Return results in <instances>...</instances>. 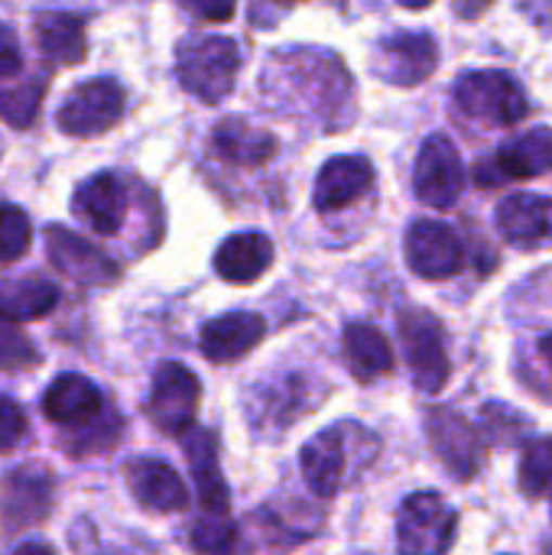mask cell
Returning a JSON list of instances; mask_svg holds the SVG:
<instances>
[{
    "instance_id": "obj_33",
    "label": "cell",
    "mask_w": 552,
    "mask_h": 555,
    "mask_svg": "<svg viewBox=\"0 0 552 555\" xmlns=\"http://www.w3.org/2000/svg\"><path fill=\"white\" fill-rule=\"evenodd\" d=\"M33 224L23 208L0 205V263H13L29 250Z\"/></svg>"
},
{
    "instance_id": "obj_18",
    "label": "cell",
    "mask_w": 552,
    "mask_h": 555,
    "mask_svg": "<svg viewBox=\"0 0 552 555\" xmlns=\"http://www.w3.org/2000/svg\"><path fill=\"white\" fill-rule=\"evenodd\" d=\"M208 150L215 159L228 163V166H238V169H257V166H267L280 143L270 130H260L254 127L247 117H224L215 124L211 137H208Z\"/></svg>"
},
{
    "instance_id": "obj_26",
    "label": "cell",
    "mask_w": 552,
    "mask_h": 555,
    "mask_svg": "<svg viewBox=\"0 0 552 555\" xmlns=\"http://www.w3.org/2000/svg\"><path fill=\"white\" fill-rule=\"evenodd\" d=\"M342 341H345V361L358 380H377L394 371V345L381 328L368 322H351Z\"/></svg>"
},
{
    "instance_id": "obj_21",
    "label": "cell",
    "mask_w": 552,
    "mask_h": 555,
    "mask_svg": "<svg viewBox=\"0 0 552 555\" xmlns=\"http://www.w3.org/2000/svg\"><path fill=\"white\" fill-rule=\"evenodd\" d=\"M185 459H189V472L192 481L198 488V501L205 507V514H224L231 511V491L228 481L221 475V462H218V439L208 429H189L185 433Z\"/></svg>"
},
{
    "instance_id": "obj_9",
    "label": "cell",
    "mask_w": 552,
    "mask_h": 555,
    "mask_svg": "<svg viewBox=\"0 0 552 555\" xmlns=\"http://www.w3.org/2000/svg\"><path fill=\"white\" fill-rule=\"evenodd\" d=\"M465 189V166L455 143L446 133H433L423 140L416 166H413V192L429 208H452Z\"/></svg>"
},
{
    "instance_id": "obj_23",
    "label": "cell",
    "mask_w": 552,
    "mask_h": 555,
    "mask_svg": "<svg viewBox=\"0 0 552 555\" xmlns=\"http://www.w3.org/2000/svg\"><path fill=\"white\" fill-rule=\"evenodd\" d=\"M273 263V241L260 231H241L218 244L215 250V273L224 283L247 286L260 280Z\"/></svg>"
},
{
    "instance_id": "obj_19",
    "label": "cell",
    "mask_w": 552,
    "mask_h": 555,
    "mask_svg": "<svg viewBox=\"0 0 552 555\" xmlns=\"http://www.w3.org/2000/svg\"><path fill=\"white\" fill-rule=\"evenodd\" d=\"M124 478L127 488L133 494V501L153 514H179L189 504V491L182 485V478L176 475L172 465L159 462V459H130L124 465Z\"/></svg>"
},
{
    "instance_id": "obj_1",
    "label": "cell",
    "mask_w": 552,
    "mask_h": 555,
    "mask_svg": "<svg viewBox=\"0 0 552 555\" xmlns=\"http://www.w3.org/2000/svg\"><path fill=\"white\" fill-rule=\"evenodd\" d=\"M260 94L270 111L335 133L355 120V81L332 49L283 46L260 68Z\"/></svg>"
},
{
    "instance_id": "obj_38",
    "label": "cell",
    "mask_w": 552,
    "mask_h": 555,
    "mask_svg": "<svg viewBox=\"0 0 552 555\" xmlns=\"http://www.w3.org/2000/svg\"><path fill=\"white\" fill-rule=\"evenodd\" d=\"M20 68H23L20 39H16V33H13L7 23H0V81H3V78H13Z\"/></svg>"
},
{
    "instance_id": "obj_16",
    "label": "cell",
    "mask_w": 552,
    "mask_h": 555,
    "mask_svg": "<svg viewBox=\"0 0 552 555\" xmlns=\"http://www.w3.org/2000/svg\"><path fill=\"white\" fill-rule=\"evenodd\" d=\"M127 205H130L127 182L117 172H98V176L85 179L72 195V208H75L78 221H85L101 237H111L124 228Z\"/></svg>"
},
{
    "instance_id": "obj_29",
    "label": "cell",
    "mask_w": 552,
    "mask_h": 555,
    "mask_svg": "<svg viewBox=\"0 0 552 555\" xmlns=\"http://www.w3.org/2000/svg\"><path fill=\"white\" fill-rule=\"evenodd\" d=\"M521 491L530 501L552 494V436L534 439L521 459Z\"/></svg>"
},
{
    "instance_id": "obj_31",
    "label": "cell",
    "mask_w": 552,
    "mask_h": 555,
    "mask_svg": "<svg viewBox=\"0 0 552 555\" xmlns=\"http://www.w3.org/2000/svg\"><path fill=\"white\" fill-rule=\"evenodd\" d=\"M46 94V78L33 75L26 81H16L13 88L0 91V117L13 127H29L39 107V98Z\"/></svg>"
},
{
    "instance_id": "obj_12",
    "label": "cell",
    "mask_w": 552,
    "mask_h": 555,
    "mask_svg": "<svg viewBox=\"0 0 552 555\" xmlns=\"http://www.w3.org/2000/svg\"><path fill=\"white\" fill-rule=\"evenodd\" d=\"M403 254L420 280H449L465 263L459 234L442 221H413L403 237Z\"/></svg>"
},
{
    "instance_id": "obj_36",
    "label": "cell",
    "mask_w": 552,
    "mask_h": 555,
    "mask_svg": "<svg viewBox=\"0 0 552 555\" xmlns=\"http://www.w3.org/2000/svg\"><path fill=\"white\" fill-rule=\"evenodd\" d=\"M23 436H26V413L20 410L16 400L0 397V452L16 449Z\"/></svg>"
},
{
    "instance_id": "obj_39",
    "label": "cell",
    "mask_w": 552,
    "mask_h": 555,
    "mask_svg": "<svg viewBox=\"0 0 552 555\" xmlns=\"http://www.w3.org/2000/svg\"><path fill=\"white\" fill-rule=\"evenodd\" d=\"M296 0H251V23L257 29H273Z\"/></svg>"
},
{
    "instance_id": "obj_44",
    "label": "cell",
    "mask_w": 552,
    "mask_h": 555,
    "mask_svg": "<svg viewBox=\"0 0 552 555\" xmlns=\"http://www.w3.org/2000/svg\"><path fill=\"white\" fill-rule=\"evenodd\" d=\"M400 7H407V10H423V7H429L433 0H397Z\"/></svg>"
},
{
    "instance_id": "obj_5",
    "label": "cell",
    "mask_w": 552,
    "mask_h": 555,
    "mask_svg": "<svg viewBox=\"0 0 552 555\" xmlns=\"http://www.w3.org/2000/svg\"><path fill=\"white\" fill-rule=\"evenodd\" d=\"M459 533V514L436 491H416L397 514L400 555H446Z\"/></svg>"
},
{
    "instance_id": "obj_42",
    "label": "cell",
    "mask_w": 552,
    "mask_h": 555,
    "mask_svg": "<svg viewBox=\"0 0 552 555\" xmlns=\"http://www.w3.org/2000/svg\"><path fill=\"white\" fill-rule=\"evenodd\" d=\"M10 555H55V550L46 546V543H23V546H16Z\"/></svg>"
},
{
    "instance_id": "obj_43",
    "label": "cell",
    "mask_w": 552,
    "mask_h": 555,
    "mask_svg": "<svg viewBox=\"0 0 552 555\" xmlns=\"http://www.w3.org/2000/svg\"><path fill=\"white\" fill-rule=\"evenodd\" d=\"M540 354H543V361L552 367V332L550 335H543V341H540Z\"/></svg>"
},
{
    "instance_id": "obj_41",
    "label": "cell",
    "mask_w": 552,
    "mask_h": 555,
    "mask_svg": "<svg viewBox=\"0 0 552 555\" xmlns=\"http://www.w3.org/2000/svg\"><path fill=\"white\" fill-rule=\"evenodd\" d=\"M452 3H455V13H459L462 20H478V16L488 13V7H491L495 0H452Z\"/></svg>"
},
{
    "instance_id": "obj_17",
    "label": "cell",
    "mask_w": 552,
    "mask_h": 555,
    "mask_svg": "<svg viewBox=\"0 0 552 555\" xmlns=\"http://www.w3.org/2000/svg\"><path fill=\"white\" fill-rule=\"evenodd\" d=\"M374 185V163L364 156H332L312 185V205L322 215L342 211L364 198Z\"/></svg>"
},
{
    "instance_id": "obj_25",
    "label": "cell",
    "mask_w": 552,
    "mask_h": 555,
    "mask_svg": "<svg viewBox=\"0 0 552 555\" xmlns=\"http://www.w3.org/2000/svg\"><path fill=\"white\" fill-rule=\"evenodd\" d=\"M319 406V397H312V384L299 374L286 377L277 387H260V403H251V423L254 426H293L306 413Z\"/></svg>"
},
{
    "instance_id": "obj_6",
    "label": "cell",
    "mask_w": 552,
    "mask_h": 555,
    "mask_svg": "<svg viewBox=\"0 0 552 555\" xmlns=\"http://www.w3.org/2000/svg\"><path fill=\"white\" fill-rule=\"evenodd\" d=\"M397 328H400V345H403V354H407L416 387L423 393H439L452 374L442 322L426 309H407L400 315Z\"/></svg>"
},
{
    "instance_id": "obj_28",
    "label": "cell",
    "mask_w": 552,
    "mask_h": 555,
    "mask_svg": "<svg viewBox=\"0 0 552 555\" xmlns=\"http://www.w3.org/2000/svg\"><path fill=\"white\" fill-rule=\"evenodd\" d=\"M59 289L42 276H20V280H0V322H33L55 309Z\"/></svg>"
},
{
    "instance_id": "obj_14",
    "label": "cell",
    "mask_w": 552,
    "mask_h": 555,
    "mask_svg": "<svg viewBox=\"0 0 552 555\" xmlns=\"http://www.w3.org/2000/svg\"><path fill=\"white\" fill-rule=\"evenodd\" d=\"M52 475L39 465L7 472L0 481V517L7 530H29L52 514Z\"/></svg>"
},
{
    "instance_id": "obj_20",
    "label": "cell",
    "mask_w": 552,
    "mask_h": 555,
    "mask_svg": "<svg viewBox=\"0 0 552 555\" xmlns=\"http://www.w3.org/2000/svg\"><path fill=\"white\" fill-rule=\"evenodd\" d=\"M267 335V322L257 312H228L202 325L198 348L211 364H231L251 354Z\"/></svg>"
},
{
    "instance_id": "obj_37",
    "label": "cell",
    "mask_w": 552,
    "mask_h": 555,
    "mask_svg": "<svg viewBox=\"0 0 552 555\" xmlns=\"http://www.w3.org/2000/svg\"><path fill=\"white\" fill-rule=\"evenodd\" d=\"M195 20H205V23H228L234 16V7L238 0H179Z\"/></svg>"
},
{
    "instance_id": "obj_3",
    "label": "cell",
    "mask_w": 552,
    "mask_h": 555,
    "mask_svg": "<svg viewBox=\"0 0 552 555\" xmlns=\"http://www.w3.org/2000/svg\"><path fill=\"white\" fill-rule=\"evenodd\" d=\"M452 101L468 124H482V127H514L530 111L527 94L514 81V75L498 68L462 72L455 78Z\"/></svg>"
},
{
    "instance_id": "obj_35",
    "label": "cell",
    "mask_w": 552,
    "mask_h": 555,
    "mask_svg": "<svg viewBox=\"0 0 552 555\" xmlns=\"http://www.w3.org/2000/svg\"><path fill=\"white\" fill-rule=\"evenodd\" d=\"M482 426L491 436V442H514L524 433L527 420L517 410L504 406V403H488L482 410Z\"/></svg>"
},
{
    "instance_id": "obj_24",
    "label": "cell",
    "mask_w": 552,
    "mask_h": 555,
    "mask_svg": "<svg viewBox=\"0 0 552 555\" xmlns=\"http://www.w3.org/2000/svg\"><path fill=\"white\" fill-rule=\"evenodd\" d=\"M552 169V130L537 127L524 137L504 143L495 156V172L482 176V185H495L498 179H534Z\"/></svg>"
},
{
    "instance_id": "obj_10",
    "label": "cell",
    "mask_w": 552,
    "mask_h": 555,
    "mask_svg": "<svg viewBox=\"0 0 552 555\" xmlns=\"http://www.w3.org/2000/svg\"><path fill=\"white\" fill-rule=\"evenodd\" d=\"M439 65V46L429 33H394L384 36L371 52V72L397 88L426 81Z\"/></svg>"
},
{
    "instance_id": "obj_8",
    "label": "cell",
    "mask_w": 552,
    "mask_h": 555,
    "mask_svg": "<svg viewBox=\"0 0 552 555\" xmlns=\"http://www.w3.org/2000/svg\"><path fill=\"white\" fill-rule=\"evenodd\" d=\"M124 107L127 94L114 78H91L65 98L55 124L68 137H98L124 117Z\"/></svg>"
},
{
    "instance_id": "obj_13",
    "label": "cell",
    "mask_w": 552,
    "mask_h": 555,
    "mask_svg": "<svg viewBox=\"0 0 552 555\" xmlns=\"http://www.w3.org/2000/svg\"><path fill=\"white\" fill-rule=\"evenodd\" d=\"M46 254L59 273L81 286H114L120 280V267L104 250L62 224L46 228Z\"/></svg>"
},
{
    "instance_id": "obj_7",
    "label": "cell",
    "mask_w": 552,
    "mask_h": 555,
    "mask_svg": "<svg viewBox=\"0 0 552 555\" xmlns=\"http://www.w3.org/2000/svg\"><path fill=\"white\" fill-rule=\"evenodd\" d=\"M198 400H202L198 377L185 364L166 361L153 374L150 397H146V416L153 420L156 429H163L169 436L189 433L195 426Z\"/></svg>"
},
{
    "instance_id": "obj_40",
    "label": "cell",
    "mask_w": 552,
    "mask_h": 555,
    "mask_svg": "<svg viewBox=\"0 0 552 555\" xmlns=\"http://www.w3.org/2000/svg\"><path fill=\"white\" fill-rule=\"evenodd\" d=\"M521 10L543 36H552V0H521Z\"/></svg>"
},
{
    "instance_id": "obj_32",
    "label": "cell",
    "mask_w": 552,
    "mask_h": 555,
    "mask_svg": "<svg viewBox=\"0 0 552 555\" xmlns=\"http://www.w3.org/2000/svg\"><path fill=\"white\" fill-rule=\"evenodd\" d=\"M192 550L198 555H234L238 553V527L224 514H205L192 527Z\"/></svg>"
},
{
    "instance_id": "obj_2",
    "label": "cell",
    "mask_w": 552,
    "mask_h": 555,
    "mask_svg": "<svg viewBox=\"0 0 552 555\" xmlns=\"http://www.w3.org/2000/svg\"><path fill=\"white\" fill-rule=\"evenodd\" d=\"M238 72H241V49L228 36H192L176 52L179 85L205 104L224 101L234 88Z\"/></svg>"
},
{
    "instance_id": "obj_27",
    "label": "cell",
    "mask_w": 552,
    "mask_h": 555,
    "mask_svg": "<svg viewBox=\"0 0 552 555\" xmlns=\"http://www.w3.org/2000/svg\"><path fill=\"white\" fill-rule=\"evenodd\" d=\"M36 42L55 65H78L85 59V20L65 10H46L36 16Z\"/></svg>"
},
{
    "instance_id": "obj_15",
    "label": "cell",
    "mask_w": 552,
    "mask_h": 555,
    "mask_svg": "<svg viewBox=\"0 0 552 555\" xmlns=\"http://www.w3.org/2000/svg\"><path fill=\"white\" fill-rule=\"evenodd\" d=\"M498 231L517 250L552 247V198L517 192L498 205Z\"/></svg>"
},
{
    "instance_id": "obj_34",
    "label": "cell",
    "mask_w": 552,
    "mask_h": 555,
    "mask_svg": "<svg viewBox=\"0 0 552 555\" xmlns=\"http://www.w3.org/2000/svg\"><path fill=\"white\" fill-rule=\"evenodd\" d=\"M36 364L39 354L33 341L13 322H0V371H29Z\"/></svg>"
},
{
    "instance_id": "obj_22",
    "label": "cell",
    "mask_w": 552,
    "mask_h": 555,
    "mask_svg": "<svg viewBox=\"0 0 552 555\" xmlns=\"http://www.w3.org/2000/svg\"><path fill=\"white\" fill-rule=\"evenodd\" d=\"M101 410V390L85 374H59L42 393V413L55 426H88Z\"/></svg>"
},
{
    "instance_id": "obj_4",
    "label": "cell",
    "mask_w": 552,
    "mask_h": 555,
    "mask_svg": "<svg viewBox=\"0 0 552 555\" xmlns=\"http://www.w3.org/2000/svg\"><path fill=\"white\" fill-rule=\"evenodd\" d=\"M364 439H371V433L361 429L358 423H335V426H325L322 433H316L303 446L299 468L316 498L329 501L345 488L348 468H351V452Z\"/></svg>"
},
{
    "instance_id": "obj_11",
    "label": "cell",
    "mask_w": 552,
    "mask_h": 555,
    "mask_svg": "<svg viewBox=\"0 0 552 555\" xmlns=\"http://www.w3.org/2000/svg\"><path fill=\"white\" fill-rule=\"evenodd\" d=\"M426 436L439 462L455 481H475L485 465V446L478 429L455 410H429L426 413Z\"/></svg>"
},
{
    "instance_id": "obj_30",
    "label": "cell",
    "mask_w": 552,
    "mask_h": 555,
    "mask_svg": "<svg viewBox=\"0 0 552 555\" xmlns=\"http://www.w3.org/2000/svg\"><path fill=\"white\" fill-rule=\"evenodd\" d=\"M72 553L75 555H156L150 543L140 537H124V540H101L98 527L91 520H78L72 527Z\"/></svg>"
}]
</instances>
